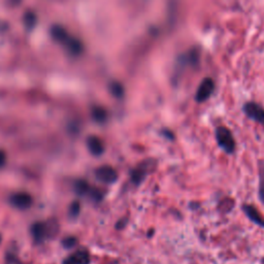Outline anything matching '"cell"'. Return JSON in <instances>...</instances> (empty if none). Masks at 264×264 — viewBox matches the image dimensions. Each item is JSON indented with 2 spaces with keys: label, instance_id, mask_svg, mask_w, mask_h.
Here are the masks:
<instances>
[{
  "label": "cell",
  "instance_id": "6da1fadb",
  "mask_svg": "<svg viewBox=\"0 0 264 264\" xmlns=\"http://www.w3.org/2000/svg\"><path fill=\"white\" fill-rule=\"evenodd\" d=\"M30 231L35 243H43L46 239L53 238L56 235L58 225L56 223L36 222L31 226Z\"/></svg>",
  "mask_w": 264,
  "mask_h": 264
},
{
  "label": "cell",
  "instance_id": "7a4b0ae2",
  "mask_svg": "<svg viewBox=\"0 0 264 264\" xmlns=\"http://www.w3.org/2000/svg\"><path fill=\"white\" fill-rule=\"evenodd\" d=\"M216 138L218 141V145L224 150L226 153L231 154L235 152L236 141L235 138H233L231 131L228 128L224 126L218 127L216 130Z\"/></svg>",
  "mask_w": 264,
  "mask_h": 264
},
{
  "label": "cell",
  "instance_id": "3957f363",
  "mask_svg": "<svg viewBox=\"0 0 264 264\" xmlns=\"http://www.w3.org/2000/svg\"><path fill=\"white\" fill-rule=\"evenodd\" d=\"M153 160L149 159L140 163L131 172V181L134 185H139L149 175V172L153 169Z\"/></svg>",
  "mask_w": 264,
  "mask_h": 264
},
{
  "label": "cell",
  "instance_id": "277c9868",
  "mask_svg": "<svg viewBox=\"0 0 264 264\" xmlns=\"http://www.w3.org/2000/svg\"><path fill=\"white\" fill-rule=\"evenodd\" d=\"M215 90V83L211 78H206L201 80L195 95V100L201 104L207 101Z\"/></svg>",
  "mask_w": 264,
  "mask_h": 264
},
{
  "label": "cell",
  "instance_id": "5b68a950",
  "mask_svg": "<svg viewBox=\"0 0 264 264\" xmlns=\"http://www.w3.org/2000/svg\"><path fill=\"white\" fill-rule=\"evenodd\" d=\"M9 202L18 210H28L33 204V198L27 192H17L9 198Z\"/></svg>",
  "mask_w": 264,
  "mask_h": 264
},
{
  "label": "cell",
  "instance_id": "8992f818",
  "mask_svg": "<svg viewBox=\"0 0 264 264\" xmlns=\"http://www.w3.org/2000/svg\"><path fill=\"white\" fill-rule=\"evenodd\" d=\"M95 177L98 181L101 183H105V184H113L117 180H118V174L113 168L109 165H104L100 166L96 169L95 171Z\"/></svg>",
  "mask_w": 264,
  "mask_h": 264
},
{
  "label": "cell",
  "instance_id": "52a82bcc",
  "mask_svg": "<svg viewBox=\"0 0 264 264\" xmlns=\"http://www.w3.org/2000/svg\"><path fill=\"white\" fill-rule=\"evenodd\" d=\"M243 110L250 119L264 125V108L261 106L255 103H248L243 106Z\"/></svg>",
  "mask_w": 264,
  "mask_h": 264
},
{
  "label": "cell",
  "instance_id": "ba28073f",
  "mask_svg": "<svg viewBox=\"0 0 264 264\" xmlns=\"http://www.w3.org/2000/svg\"><path fill=\"white\" fill-rule=\"evenodd\" d=\"M90 261L91 258L89 252L87 250L80 249L74 253L73 255L67 257L63 261V264H90Z\"/></svg>",
  "mask_w": 264,
  "mask_h": 264
},
{
  "label": "cell",
  "instance_id": "9c48e42d",
  "mask_svg": "<svg viewBox=\"0 0 264 264\" xmlns=\"http://www.w3.org/2000/svg\"><path fill=\"white\" fill-rule=\"evenodd\" d=\"M87 147L90 153L93 156H100L105 152V145L103 140L95 135H91L87 138Z\"/></svg>",
  "mask_w": 264,
  "mask_h": 264
},
{
  "label": "cell",
  "instance_id": "30bf717a",
  "mask_svg": "<svg viewBox=\"0 0 264 264\" xmlns=\"http://www.w3.org/2000/svg\"><path fill=\"white\" fill-rule=\"evenodd\" d=\"M51 36H52L56 42L60 44H65L66 40L69 38L67 30L59 24H55L50 29Z\"/></svg>",
  "mask_w": 264,
  "mask_h": 264
},
{
  "label": "cell",
  "instance_id": "8fae6325",
  "mask_svg": "<svg viewBox=\"0 0 264 264\" xmlns=\"http://www.w3.org/2000/svg\"><path fill=\"white\" fill-rule=\"evenodd\" d=\"M64 46L67 49L68 53H70L73 56H79L83 53V50H84L83 43L76 37L69 36V38L65 42Z\"/></svg>",
  "mask_w": 264,
  "mask_h": 264
},
{
  "label": "cell",
  "instance_id": "7c38bea8",
  "mask_svg": "<svg viewBox=\"0 0 264 264\" xmlns=\"http://www.w3.org/2000/svg\"><path fill=\"white\" fill-rule=\"evenodd\" d=\"M243 211L247 215V217L255 223V224L264 227V218L261 216L260 212L257 211L256 208H254L253 206H243L242 207Z\"/></svg>",
  "mask_w": 264,
  "mask_h": 264
},
{
  "label": "cell",
  "instance_id": "4fadbf2b",
  "mask_svg": "<svg viewBox=\"0 0 264 264\" xmlns=\"http://www.w3.org/2000/svg\"><path fill=\"white\" fill-rule=\"evenodd\" d=\"M23 22H24L25 28L28 30V31H31L32 29L35 28L36 23H37L36 14L32 11H27L23 16Z\"/></svg>",
  "mask_w": 264,
  "mask_h": 264
},
{
  "label": "cell",
  "instance_id": "5bb4252c",
  "mask_svg": "<svg viewBox=\"0 0 264 264\" xmlns=\"http://www.w3.org/2000/svg\"><path fill=\"white\" fill-rule=\"evenodd\" d=\"M91 115L97 123H105L107 119V113L103 106H94L91 110Z\"/></svg>",
  "mask_w": 264,
  "mask_h": 264
},
{
  "label": "cell",
  "instance_id": "9a60e30c",
  "mask_svg": "<svg viewBox=\"0 0 264 264\" xmlns=\"http://www.w3.org/2000/svg\"><path fill=\"white\" fill-rule=\"evenodd\" d=\"M90 187L88 183L85 180H78L75 183V191L79 195H84L87 192H89Z\"/></svg>",
  "mask_w": 264,
  "mask_h": 264
},
{
  "label": "cell",
  "instance_id": "2e32d148",
  "mask_svg": "<svg viewBox=\"0 0 264 264\" xmlns=\"http://www.w3.org/2000/svg\"><path fill=\"white\" fill-rule=\"evenodd\" d=\"M109 91L116 98H122L124 95V88L119 82H113L109 84Z\"/></svg>",
  "mask_w": 264,
  "mask_h": 264
},
{
  "label": "cell",
  "instance_id": "e0dca14e",
  "mask_svg": "<svg viewBox=\"0 0 264 264\" xmlns=\"http://www.w3.org/2000/svg\"><path fill=\"white\" fill-rule=\"evenodd\" d=\"M259 197L264 204V163L259 164Z\"/></svg>",
  "mask_w": 264,
  "mask_h": 264
},
{
  "label": "cell",
  "instance_id": "ac0fdd59",
  "mask_svg": "<svg viewBox=\"0 0 264 264\" xmlns=\"http://www.w3.org/2000/svg\"><path fill=\"white\" fill-rule=\"evenodd\" d=\"M5 264H22V262L18 257L16 252L7 251L5 255Z\"/></svg>",
  "mask_w": 264,
  "mask_h": 264
},
{
  "label": "cell",
  "instance_id": "d6986e66",
  "mask_svg": "<svg viewBox=\"0 0 264 264\" xmlns=\"http://www.w3.org/2000/svg\"><path fill=\"white\" fill-rule=\"evenodd\" d=\"M80 212V204L79 201H74L69 207L68 214L70 218H77Z\"/></svg>",
  "mask_w": 264,
  "mask_h": 264
},
{
  "label": "cell",
  "instance_id": "ffe728a7",
  "mask_svg": "<svg viewBox=\"0 0 264 264\" xmlns=\"http://www.w3.org/2000/svg\"><path fill=\"white\" fill-rule=\"evenodd\" d=\"M78 238L75 237H67L62 240V246L65 249H73L77 246Z\"/></svg>",
  "mask_w": 264,
  "mask_h": 264
},
{
  "label": "cell",
  "instance_id": "44dd1931",
  "mask_svg": "<svg viewBox=\"0 0 264 264\" xmlns=\"http://www.w3.org/2000/svg\"><path fill=\"white\" fill-rule=\"evenodd\" d=\"M6 163V153L3 150H0V168L3 167Z\"/></svg>",
  "mask_w": 264,
  "mask_h": 264
},
{
  "label": "cell",
  "instance_id": "7402d4cb",
  "mask_svg": "<svg viewBox=\"0 0 264 264\" xmlns=\"http://www.w3.org/2000/svg\"><path fill=\"white\" fill-rule=\"evenodd\" d=\"M126 224H127V219H122L117 223L116 228L117 229H123L126 226Z\"/></svg>",
  "mask_w": 264,
  "mask_h": 264
},
{
  "label": "cell",
  "instance_id": "603a6c76",
  "mask_svg": "<svg viewBox=\"0 0 264 264\" xmlns=\"http://www.w3.org/2000/svg\"><path fill=\"white\" fill-rule=\"evenodd\" d=\"M163 134L166 135L168 138H169V137H170V138H174V135L171 134V132H170V131H164V132H163Z\"/></svg>",
  "mask_w": 264,
  "mask_h": 264
},
{
  "label": "cell",
  "instance_id": "cb8c5ba5",
  "mask_svg": "<svg viewBox=\"0 0 264 264\" xmlns=\"http://www.w3.org/2000/svg\"><path fill=\"white\" fill-rule=\"evenodd\" d=\"M0 242H1V236H0Z\"/></svg>",
  "mask_w": 264,
  "mask_h": 264
},
{
  "label": "cell",
  "instance_id": "d4e9b609",
  "mask_svg": "<svg viewBox=\"0 0 264 264\" xmlns=\"http://www.w3.org/2000/svg\"><path fill=\"white\" fill-rule=\"evenodd\" d=\"M262 263H263V264H264V258H263V259H262Z\"/></svg>",
  "mask_w": 264,
  "mask_h": 264
}]
</instances>
